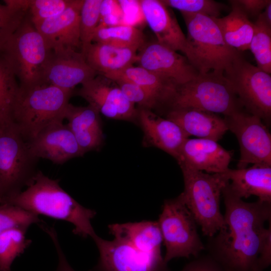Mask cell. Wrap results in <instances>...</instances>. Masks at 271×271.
I'll return each instance as SVG.
<instances>
[{
  "instance_id": "obj_1",
  "label": "cell",
  "mask_w": 271,
  "mask_h": 271,
  "mask_svg": "<svg viewBox=\"0 0 271 271\" xmlns=\"http://www.w3.org/2000/svg\"><path fill=\"white\" fill-rule=\"evenodd\" d=\"M222 195L225 227L209 237V255L222 271H263L271 262V203L244 202L230 189Z\"/></svg>"
},
{
  "instance_id": "obj_2",
  "label": "cell",
  "mask_w": 271,
  "mask_h": 271,
  "mask_svg": "<svg viewBox=\"0 0 271 271\" xmlns=\"http://www.w3.org/2000/svg\"><path fill=\"white\" fill-rule=\"evenodd\" d=\"M4 203H10L36 215L68 222L74 226L73 233L93 238L96 234L91 220L96 212L86 208L64 190L59 180L38 171L27 189Z\"/></svg>"
},
{
  "instance_id": "obj_3",
  "label": "cell",
  "mask_w": 271,
  "mask_h": 271,
  "mask_svg": "<svg viewBox=\"0 0 271 271\" xmlns=\"http://www.w3.org/2000/svg\"><path fill=\"white\" fill-rule=\"evenodd\" d=\"M73 91L46 84L20 87L12 122L29 142L49 125L63 121Z\"/></svg>"
},
{
  "instance_id": "obj_4",
  "label": "cell",
  "mask_w": 271,
  "mask_h": 271,
  "mask_svg": "<svg viewBox=\"0 0 271 271\" xmlns=\"http://www.w3.org/2000/svg\"><path fill=\"white\" fill-rule=\"evenodd\" d=\"M184 189L180 195L203 235L209 237L225 227L220 210L222 190L229 181L225 173L208 174L180 166Z\"/></svg>"
},
{
  "instance_id": "obj_5",
  "label": "cell",
  "mask_w": 271,
  "mask_h": 271,
  "mask_svg": "<svg viewBox=\"0 0 271 271\" xmlns=\"http://www.w3.org/2000/svg\"><path fill=\"white\" fill-rule=\"evenodd\" d=\"M181 14L187 30L185 56L199 73L224 72L240 52L227 45L214 18Z\"/></svg>"
},
{
  "instance_id": "obj_6",
  "label": "cell",
  "mask_w": 271,
  "mask_h": 271,
  "mask_svg": "<svg viewBox=\"0 0 271 271\" xmlns=\"http://www.w3.org/2000/svg\"><path fill=\"white\" fill-rule=\"evenodd\" d=\"M38 160L13 123L0 125V203L31 183Z\"/></svg>"
},
{
  "instance_id": "obj_7",
  "label": "cell",
  "mask_w": 271,
  "mask_h": 271,
  "mask_svg": "<svg viewBox=\"0 0 271 271\" xmlns=\"http://www.w3.org/2000/svg\"><path fill=\"white\" fill-rule=\"evenodd\" d=\"M168 107L193 108L224 116L242 108L224 72L219 71L199 73L178 86Z\"/></svg>"
},
{
  "instance_id": "obj_8",
  "label": "cell",
  "mask_w": 271,
  "mask_h": 271,
  "mask_svg": "<svg viewBox=\"0 0 271 271\" xmlns=\"http://www.w3.org/2000/svg\"><path fill=\"white\" fill-rule=\"evenodd\" d=\"M50 50L28 14L1 51L11 65L20 87L42 84L43 68Z\"/></svg>"
},
{
  "instance_id": "obj_9",
  "label": "cell",
  "mask_w": 271,
  "mask_h": 271,
  "mask_svg": "<svg viewBox=\"0 0 271 271\" xmlns=\"http://www.w3.org/2000/svg\"><path fill=\"white\" fill-rule=\"evenodd\" d=\"M158 223L166 248V263L177 257L198 256L205 249L197 223L180 195L164 201Z\"/></svg>"
},
{
  "instance_id": "obj_10",
  "label": "cell",
  "mask_w": 271,
  "mask_h": 271,
  "mask_svg": "<svg viewBox=\"0 0 271 271\" xmlns=\"http://www.w3.org/2000/svg\"><path fill=\"white\" fill-rule=\"evenodd\" d=\"M224 74L245 111L269 125L271 118V76L239 54Z\"/></svg>"
},
{
  "instance_id": "obj_11",
  "label": "cell",
  "mask_w": 271,
  "mask_h": 271,
  "mask_svg": "<svg viewBox=\"0 0 271 271\" xmlns=\"http://www.w3.org/2000/svg\"><path fill=\"white\" fill-rule=\"evenodd\" d=\"M224 118L239 143L237 169L247 168L250 164L271 167V134L262 120L242 109Z\"/></svg>"
},
{
  "instance_id": "obj_12",
  "label": "cell",
  "mask_w": 271,
  "mask_h": 271,
  "mask_svg": "<svg viewBox=\"0 0 271 271\" xmlns=\"http://www.w3.org/2000/svg\"><path fill=\"white\" fill-rule=\"evenodd\" d=\"M92 239L99 253L95 271H171L161 253H144L116 238Z\"/></svg>"
},
{
  "instance_id": "obj_13",
  "label": "cell",
  "mask_w": 271,
  "mask_h": 271,
  "mask_svg": "<svg viewBox=\"0 0 271 271\" xmlns=\"http://www.w3.org/2000/svg\"><path fill=\"white\" fill-rule=\"evenodd\" d=\"M77 95L106 117L137 120L138 109L126 99L114 81L103 75L97 74L82 84Z\"/></svg>"
},
{
  "instance_id": "obj_14",
  "label": "cell",
  "mask_w": 271,
  "mask_h": 271,
  "mask_svg": "<svg viewBox=\"0 0 271 271\" xmlns=\"http://www.w3.org/2000/svg\"><path fill=\"white\" fill-rule=\"evenodd\" d=\"M97 75L80 51L50 50L43 68L42 84L73 91L76 85H82Z\"/></svg>"
},
{
  "instance_id": "obj_15",
  "label": "cell",
  "mask_w": 271,
  "mask_h": 271,
  "mask_svg": "<svg viewBox=\"0 0 271 271\" xmlns=\"http://www.w3.org/2000/svg\"><path fill=\"white\" fill-rule=\"evenodd\" d=\"M140 50L136 62L138 66L172 80L178 86L199 73L185 56L157 41L144 44Z\"/></svg>"
},
{
  "instance_id": "obj_16",
  "label": "cell",
  "mask_w": 271,
  "mask_h": 271,
  "mask_svg": "<svg viewBox=\"0 0 271 271\" xmlns=\"http://www.w3.org/2000/svg\"><path fill=\"white\" fill-rule=\"evenodd\" d=\"M28 144L36 158L47 159L56 164H63L84 155L67 124L63 121L49 125Z\"/></svg>"
},
{
  "instance_id": "obj_17",
  "label": "cell",
  "mask_w": 271,
  "mask_h": 271,
  "mask_svg": "<svg viewBox=\"0 0 271 271\" xmlns=\"http://www.w3.org/2000/svg\"><path fill=\"white\" fill-rule=\"evenodd\" d=\"M233 153L224 149L217 142L209 139H187L176 161L179 166L206 172L222 173L227 171Z\"/></svg>"
},
{
  "instance_id": "obj_18",
  "label": "cell",
  "mask_w": 271,
  "mask_h": 271,
  "mask_svg": "<svg viewBox=\"0 0 271 271\" xmlns=\"http://www.w3.org/2000/svg\"><path fill=\"white\" fill-rule=\"evenodd\" d=\"M84 0L74 3L61 14L34 25L50 50L80 48V14Z\"/></svg>"
},
{
  "instance_id": "obj_19",
  "label": "cell",
  "mask_w": 271,
  "mask_h": 271,
  "mask_svg": "<svg viewBox=\"0 0 271 271\" xmlns=\"http://www.w3.org/2000/svg\"><path fill=\"white\" fill-rule=\"evenodd\" d=\"M137 120L144 133V142L177 159L180 149L189 137L174 121L155 114L152 110L140 108Z\"/></svg>"
},
{
  "instance_id": "obj_20",
  "label": "cell",
  "mask_w": 271,
  "mask_h": 271,
  "mask_svg": "<svg viewBox=\"0 0 271 271\" xmlns=\"http://www.w3.org/2000/svg\"><path fill=\"white\" fill-rule=\"evenodd\" d=\"M143 17L159 43L185 54L187 52L186 37L175 16L161 1H139Z\"/></svg>"
},
{
  "instance_id": "obj_21",
  "label": "cell",
  "mask_w": 271,
  "mask_h": 271,
  "mask_svg": "<svg viewBox=\"0 0 271 271\" xmlns=\"http://www.w3.org/2000/svg\"><path fill=\"white\" fill-rule=\"evenodd\" d=\"M166 118L177 123L189 137L194 136L217 142L228 130L224 118L198 109H170Z\"/></svg>"
},
{
  "instance_id": "obj_22",
  "label": "cell",
  "mask_w": 271,
  "mask_h": 271,
  "mask_svg": "<svg viewBox=\"0 0 271 271\" xmlns=\"http://www.w3.org/2000/svg\"><path fill=\"white\" fill-rule=\"evenodd\" d=\"M65 119L84 154L98 150L103 143L100 113L90 105L77 106L69 103Z\"/></svg>"
},
{
  "instance_id": "obj_23",
  "label": "cell",
  "mask_w": 271,
  "mask_h": 271,
  "mask_svg": "<svg viewBox=\"0 0 271 271\" xmlns=\"http://www.w3.org/2000/svg\"><path fill=\"white\" fill-rule=\"evenodd\" d=\"M224 173L230 189L238 197L254 195L259 200L271 203V167L253 165L243 169L229 168Z\"/></svg>"
},
{
  "instance_id": "obj_24",
  "label": "cell",
  "mask_w": 271,
  "mask_h": 271,
  "mask_svg": "<svg viewBox=\"0 0 271 271\" xmlns=\"http://www.w3.org/2000/svg\"><path fill=\"white\" fill-rule=\"evenodd\" d=\"M138 51L93 42L81 52L89 66L97 74L105 76L133 65L137 62Z\"/></svg>"
},
{
  "instance_id": "obj_25",
  "label": "cell",
  "mask_w": 271,
  "mask_h": 271,
  "mask_svg": "<svg viewBox=\"0 0 271 271\" xmlns=\"http://www.w3.org/2000/svg\"><path fill=\"white\" fill-rule=\"evenodd\" d=\"M108 229L114 238L126 242L140 251L161 253L163 238L158 221L115 223L108 225Z\"/></svg>"
},
{
  "instance_id": "obj_26",
  "label": "cell",
  "mask_w": 271,
  "mask_h": 271,
  "mask_svg": "<svg viewBox=\"0 0 271 271\" xmlns=\"http://www.w3.org/2000/svg\"><path fill=\"white\" fill-rule=\"evenodd\" d=\"M231 10L222 18H214L228 46L236 50H249L254 32L253 23L232 1Z\"/></svg>"
},
{
  "instance_id": "obj_27",
  "label": "cell",
  "mask_w": 271,
  "mask_h": 271,
  "mask_svg": "<svg viewBox=\"0 0 271 271\" xmlns=\"http://www.w3.org/2000/svg\"><path fill=\"white\" fill-rule=\"evenodd\" d=\"M110 79L121 78L150 90L168 106L174 97L178 85L172 80L140 66H130L119 72L104 76Z\"/></svg>"
},
{
  "instance_id": "obj_28",
  "label": "cell",
  "mask_w": 271,
  "mask_h": 271,
  "mask_svg": "<svg viewBox=\"0 0 271 271\" xmlns=\"http://www.w3.org/2000/svg\"><path fill=\"white\" fill-rule=\"evenodd\" d=\"M93 42L139 50L145 44V38L142 31L136 27L120 24L98 26L94 34Z\"/></svg>"
},
{
  "instance_id": "obj_29",
  "label": "cell",
  "mask_w": 271,
  "mask_h": 271,
  "mask_svg": "<svg viewBox=\"0 0 271 271\" xmlns=\"http://www.w3.org/2000/svg\"><path fill=\"white\" fill-rule=\"evenodd\" d=\"M19 88L11 65L0 52V125L13 123V111Z\"/></svg>"
},
{
  "instance_id": "obj_30",
  "label": "cell",
  "mask_w": 271,
  "mask_h": 271,
  "mask_svg": "<svg viewBox=\"0 0 271 271\" xmlns=\"http://www.w3.org/2000/svg\"><path fill=\"white\" fill-rule=\"evenodd\" d=\"M27 230L14 228L0 233V270L11 271L17 257L23 253L32 241L26 237Z\"/></svg>"
},
{
  "instance_id": "obj_31",
  "label": "cell",
  "mask_w": 271,
  "mask_h": 271,
  "mask_svg": "<svg viewBox=\"0 0 271 271\" xmlns=\"http://www.w3.org/2000/svg\"><path fill=\"white\" fill-rule=\"evenodd\" d=\"M254 32L249 45L257 63L263 71L271 73V26L257 17L254 23Z\"/></svg>"
},
{
  "instance_id": "obj_32",
  "label": "cell",
  "mask_w": 271,
  "mask_h": 271,
  "mask_svg": "<svg viewBox=\"0 0 271 271\" xmlns=\"http://www.w3.org/2000/svg\"><path fill=\"white\" fill-rule=\"evenodd\" d=\"M41 222L35 213L10 203H0V233L14 228L27 230Z\"/></svg>"
},
{
  "instance_id": "obj_33",
  "label": "cell",
  "mask_w": 271,
  "mask_h": 271,
  "mask_svg": "<svg viewBox=\"0 0 271 271\" xmlns=\"http://www.w3.org/2000/svg\"><path fill=\"white\" fill-rule=\"evenodd\" d=\"M102 0H84L80 14L81 51L92 43L100 21Z\"/></svg>"
},
{
  "instance_id": "obj_34",
  "label": "cell",
  "mask_w": 271,
  "mask_h": 271,
  "mask_svg": "<svg viewBox=\"0 0 271 271\" xmlns=\"http://www.w3.org/2000/svg\"><path fill=\"white\" fill-rule=\"evenodd\" d=\"M0 4V52L25 19L28 11L10 0Z\"/></svg>"
},
{
  "instance_id": "obj_35",
  "label": "cell",
  "mask_w": 271,
  "mask_h": 271,
  "mask_svg": "<svg viewBox=\"0 0 271 271\" xmlns=\"http://www.w3.org/2000/svg\"><path fill=\"white\" fill-rule=\"evenodd\" d=\"M112 80L121 89L126 99L140 108L152 110L163 106L160 98L147 89L131 81L121 78Z\"/></svg>"
},
{
  "instance_id": "obj_36",
  "label": "cell",
  "mask_w": 271,
  "mask_h": 271,
  "mask_svg": "<svg viewBox=\"0 0 271 271\" xmlns=\"http://www.w3.org/2000/svg\"><path fill=\"white\" fill-rule=\"evenodd\" d=\"M168 8L179 11L181 14L202 15L219 18L225 6L212 0H161Z\"/></svg>"
},
{
  "instance_id": "obj_37",
  "label": "cell",
  "mask_w": 271,
  "mask_h": 271,
  "mask_svg": "<svg viewBox=\"0 0 271 271\" xmlns=\"http://www.w3.org/2000/svg\"><path fill=\"white\" fill-rule=\"evenodd\" d=\"M75 0H29L28 16L35 25L63 13Z\"/></svg>"
},
{
  "instance_id": "obj_38",
  "label": "cell",
  "mask_w": 271,
  "mask_h": 271,
  "mask_svg": "<svg viewBox=\"0 0 271 271\" xmlns=\"http://www.w3.org/2000/svg\"><path fill=\"white\" fill-rule=\"evenodd\" d=\"M181 271H222L209 255L200 257L187 264Z\"/></svg>"
},
{
  "instance_id": "obj_39",
  "label": "cell",
  "mask_w": 271,
  "mask_h": 271,
  "mask_svg": "<svg viewBox=\"0 0 271 271\" xmlns=\"http://www.w3.org/2000/svg\"><path fill=\"white\" fill-rule=\"evenodd\" d=\"M43 230L50 237L57 251L58 263L55 271H75L70 265L62 249L55 228L54 227L45 226Z\"/></svg>"
},
{
  "instance_id": "obj_40",
  "label": "cell",
  "mask_w": 271,
  "mask_h": 271,
  "mask_svg": "<svg viewBox=\"0 0 271 271\" xmlns=\"http://www.w3.org/2000/svg\"><path fill=\"white\" fill-rule=\"evenodd\" d=\"M244 14L249 17H258L266 7L271 3L270 0H233Z\"/></svg>"
},
{
  "instance_id": "obj_41",
  "label": "cell",
  "mask_w": 271,
  "mask_h": 271,
  "mask_svg": "<svg viewBox=\"0 0 271 271\" xmlns=\"http://www.w3.org/2000/svg\"><path fill=\"white\" fill-rule=\"evenodd\" d=\"M265 23L271 26V3H270L258 16Z\"/></svg>"
},
{
  "instance_id": "obj_42",
  "label": "cell",
  "mask_w": 271,
  "mask_h": 271,
  "mask_svg": "<svg viewBox=\"0 0 271 271\" xmlns=\"http://www.w3.org/2000/svg\"><path fill=\"white\" fill-rule=\"evenodd\" d=\"M0 271H2V270H0Z\"/></svg>"
}]
</instances>
